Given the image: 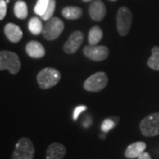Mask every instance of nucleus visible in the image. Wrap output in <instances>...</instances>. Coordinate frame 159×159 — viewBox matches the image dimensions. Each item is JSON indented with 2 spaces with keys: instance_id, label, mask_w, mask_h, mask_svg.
Masks as SVG:
<instances>
[{
  "instance_id": "nucleus-1",
  "label": "nucleus",
  "mask_w": 159,
  "mask_h": 159,
  "mask_svg": "<svg viewBox=\"0 0 159 159\" xmlns=\"http://www.w3.org/2000/svg\"><path fill=\"white\" fill-rule=\"evenodd\" d=\"M37 82L42 89H48L57 85L61 79L60 72L52 67L42 69L37 74Z\"/></svg>"
},
{
  "instance_id": "nucleus-2",
  "label": "nucleus",
  "mask_w": 159,
  "mask_h": 159,
  "mask_svg": "<svg viewBox=\"0 0 159 159\" xmlns=\"http://www.w3.org/2000/svg\"><path fill=\"white\" fill-rule=\"evenodd\" d=\"M21 64L16 53L9 51L0 52V70H8L11 74H16L20 70Z\"/></svg>"
},
{
  "instance_id": "nucleus-3",
  "label": "nucleus",
  "mask_w": 159,
  "mask_h": 159,
  "mask_svg": "<svg viewBox=\"0 0 159 159\" xmlns=\"http://www.w3.org/2000/svg\"><path fill=\"white\" fill-rule=\"evenodd\" d=\"M140 129L144 136L159 135V112L148 115L140 123Z\"/></svg>"
},
{
  "instance_id": "nucleus-4",
  "label": "nucleus",
  "mask_w": 159,
  "mask_h": 159,
  "mask_svg": "<svg viewBox=\"0 0 159 159\" xmlns=\"http://www.w3.org/2000/svg\"><path fill=\"white\" fill-rule=\"evenodd\" d=\"M65 25L62 20L57 17H52L46 21L42 34L46 40L53 41L57 39L64 30Z\"/></svg>"
},
{
  "instance_id": "nucleus-5",
  "label": "nucleus",
  "mask_w": 159,
  "mask_h": 159,
  "mask_svg": "<svg viewBox=\"0 0 159 159\" xmlns=\"http://www.w3.org/2000/svg\"><path fill=\"white\" fill-rule=\"evenodd\" d=\"M34 147L29 138L23 137L17 142L12 159H34Z\"/></svg>"
},
{
  "instance_id": "nucleus-6",
  "label": "nucleus",
  "mask_w": 159,
  "mask_h": 159,
  "mask_svg": "<svg viewBox=\"0 0 159 159\" xmlns=\"http://www.w3.org/2000/svg\"><path fill=\"white\" fill-rule=\"evenodd\" d=\"M133 21V15L130 9L123 6L120 7L117 13V29L120 35L124 36L129 33Z\"/></svg>"
},
{
  "instance_id": "nucleus-7",
  "label": "nucleus",
  "mask_w": 159,
  "mask_h": 159,
  "mask_svg": "<svg viewBox=\"0 0 159 159\" xmlns=\"http://www.w3.org/2000/svg\"><path fill=\"white\" fill-rule=\"evenodd\" d=\"M108 83V76L103 72H98L92 74L86 80L83 87L84 89L89 92H98L102 90Z\"/></svg>"
},
{
  "instance_id": "nucleus-8",
  "label": "nucleus",
  "mask_w": 159,
  "mask_h": 159,
  "mask_svg": "<svg viewBox=\"0 0 159 159\" xmlns=\"http://www.w3.org/2000/svg\"><path fill=\"white\" fill-rule=\"evenodd\" d=\"M84 55L93 61H102L109 56V49L106 46L89 45L83 49Z\"/></svg>"
},
{
  "instance_id": "nucleus-9",
  "label": "nucleus",
  "mask_w": 159,
  "mask_h": 159,
  "mask_svg": "<svg viewBox=\"0 0 159 159\" xmlns=\"http://www.w3.org/2000/svg\"><path fill=\"white\" fill-rule=\"evenodd\" d=\"M84 34L81 31H74L73 34L69 36L68 40L64 44L63 50L67 54H73L79 50V48L83 42Z\"/></svg>"
},
{
  "instance_id": "nucleus-10",
  "label": "nucleus",
  "mask_w": 159,
  "mask_h": 159,
  "mask_svg": "<svg viewBox=\"0 0 159 159\" xmlns=\"http://www.w3.org/2000/svg\"><path fill=\"white\" fill-rule=\"evenodd\" d=\"M91 19L95 21H101L106 15V7L101 0H95L89 8Z\"/></svg>"
},
{
  "instance_id": "nucleus-11",
  "label": "nucleus",
  "mask_w": 159,
  "mask_h": 159,
  "mask_svg": "<svg viewBox=\"0 0 159 159\" xmlns=\"http://www.w3.org/2000/svg\"><path fill=\"white\" fill-rule=\"evenodd\" d=\"M66 154V147L58 142H53L47 148L46 159H63Z\"/></svg>"
},
{
  "instance_id": "nucleus-12",
  "label": "nucleus",
  "mask_w": 159,
  "mask_h": 159,
  "mask_svg": "<svg viewBox=\"0 0 159 159\" xmlns=\"http://www.w3.org/2000/svg\"><path fill=\"white\" fill-rule=\"evenodd\" d=\"M5 34H6L8 40L11 41L13 43H16L18 42H20L23 36L21 29L13 23H7L6 24V27H5Z\"/></svg>"
},
{
  "instance_id": "nucleus-13",
  "label": "nucleus",
  "mask_w": 159,
  "mask_h": 159,
  "mask_svg": "<svg viewBox=\"0 0 159 159\" xmlns=\"http://www.w3.org/2000/svg\"><path fill=\"white\" fill-rule=\"evenodd\" d=\"M26 52L29 57L33 58H41L45 55L44 47L37 41L29 42L26 46Z\"/></svg>"
},
{
  "instance_id": "nucleus-14",
  "label": "nucleus",
  "mask_w": 159,
  "mask_h": 159,
  "mask_svg": "<svg viewBox=\"0 0 159 159\" xmlns=\"http://www.w3.org/2000/svg\"><path fill=\"white\" fill-rule=\"evenodd\" d=\"M146 143L143 142H136L130 144L125 151V157L126 158H138L146 149Z\"/></svg>"
},
{
  "instance_id": "nucleus-15",
  "label": "nucleus",
  "mask_w": 159,
  "mask_h": 159,
  "mask_svg": "<svg viewBox=\"0 0 159 159\" xmlns=\"http://www.w3.org/2000/svg\"><path fill=\"white\" fill-rule=\"evenodd\" d=\"M82 13V9L78 6H66L62 10V15L67 20H78Z\"/></svg>"
},
{
  "instance_id": "nucleus-16",
  "label": "nucleus",
  "mask_w": 159,
  "mask_h": 159,
  "mask_svg": "<svg viewBox=\"0 0 159 159\" xmlns=\"http://www.w3.org/2000/svg\"><path fill=\"white\" fill-rule=\"evenodd\" d=\"M102 30L100 27H92L89 33V43L90 45H97L102 38Z\"/></svg>"
},
{
  "instance_id": "nucleus-17",
  "label": "nucleus",
  "mask_w": 159,
  "mask_h": 159,
  "mask_svg": "<svg viewBox=\"0 0 159 159\" xmlns=\"http://www.w3.org/2000/svg\"><path fill=\"white\" fill-rule=\"evenodd\" d=\"M13 11H14V14L18 19H20V20H24L28 17V6L27 4L22 1V0H18L16 1L15 5H14V8H13Z\"/></svg>"
},
{
  "instance_id": "nucleus-18",
  "label": "nucleus",
  "mask_w": 159,
  "mask_h": 159,
  "mask_svg": "<svg viewBox=\"0 0 159 159\" xmlns=\"http://www.w3.org/2000/svg\"><path fill=\"white\" fill-rule=\"evenodd\" d=\"M147 65L149 68L159 71V47L155 46L151 50V57L148 59Z\"/></svg>"
},
{
  "instance_id": "nucleus-19",
  "label": "nucleus",
  "mask_w": 159,
  "mask_h": 159,
  "mask_svg": "<svg viewBox=\"0 0 159 159\" xmlns=\"http://www.w3.org/2000/svg\"><path fill=\"white\" fill-rule=\"evenodd\" d=\"M29 31L34 35H37L43 32V23L39 18L34 17L30 19L29 22Z\"/></svg>"
},
{
  "instance_id": "nucleus-20",
  "label": "nucleus",
  "mask_w": 159,
  "mask_h": 159,
  "mask_svg": "<svg viewBox=\"0 0 159 159\" xmlns=\"http://www.w3.org/2000/svg\"><path fill=\"white\" fill-rule=\"evenodd\" d=\"M51 0H37V3L34 6V11L35 14L42 16L45 12L47 7L49 6Z\"/></svg>"
},
{
  "instance_id": "nucleus-21",
  "label": "nucleus",
  "mask_w": 159,
  "mask_h": 159,
  "mask_svg": "<svg viewBox=\"0 0 159 159\" xmlns=\"http://www.w3.org/2000/svg\"><path fill=\"white\" fill-rule=\"evenodd\" d=\"M55 8H56V0H51L49 3V6L46 9L45 12L41 16L42 20L47 21L48 20H50L51 18H52L54 11H55Z\"/></svg>"
},
{
  "instance_id": "nucleus-22",
  "label": "nucleus",
  "mask_w": 159,
  "mask_h": 159,
  "mask_svg": "<svg viewBox=\"0 0 159 159\" xmlns=\"http://www.w3.org/2000/svg\"><path fill=\"white\" fill-rule=\"evenodd\" d=\"M115 125H116L115 121H113L111 119H106L102 121L101 129L103 133H107L109 131L111 130Z\"/></svg>"
},
{
  "instance_id": "nucleus-23",
  "label": "nucleus",
  "mask_w": 159,
  "mask_h": 159,
  "mask_svg": "<svg viewBox=\"0 0 159 159\" xmlns=\"http://www.w3.org/2000/svg\"><path fill=\"white\" fill-rule=\"evenodd\" d=\"M7 11V5L6 1L5 0H0V20H3L6 15Z\"/></svg>"
},
{
  "instance_id": "nucleus-24",
  "label": "nucleus",
  "mask_w": 159,
  "mask_h": 159,
  "mask_svg": "<svg viewBox=\"0 0 159 159\" xmlns=\"http://www.w3.org/2000/svg\"><path fill=\"white\" fill-rule=\"evenodd\" d=\"M86 110H87V106L86 105H80V106H77L76 108L74 109V115H73L74 120H77L78 118H79L80 114L81 113V112H83Z\"/></svg>"
},
{
  "instance_id": "nucleus-25",
  "label": "nucleus",
  "mask_w": 159,
  "mask_h": 159,
  "mask_svg": "<svg viewBox=\"0 0 159 159\" xmlns=\"http://www.w3.org/2000/svg\"><path fill=\"white\" fill-rule=\"evenodd\" d=\"M137 159H151V157H150V155L148 152H143Z\"/></svg>"
},
{
  "instance_id": "nucleus-26",
  "label": "nucleus",
  "mask_w": 159,
  "mask_h": 159,
  "mask_svg": "<svg viewBox=\"0 0 159 159\" xmlns=\"http://www.w3.org/2000/svg\"><path fill=\"white\" fill-rule=\"evenodd\" d=\"M84 2H90V1H92V0H83Z\"/></svg>"
},
{
  "instance_id": "nucleus-27",
  "label": "nucleus",
  "mask_w": 159,
  "mask_h": 159,
  "mask_svg": "<svg viewBox=\"0 0 159 159\" xmlns=\"http://www.w3.org/2000/svg\"><path fill=\"white\" fill-rule=\"evenodd\" d=\"M111 1H117V0H111Z\"/></svg>"
}]
</instances>
